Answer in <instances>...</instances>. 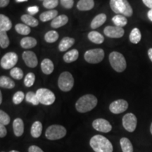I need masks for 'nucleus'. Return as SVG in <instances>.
<instances>
[{
    "label": "nucleus",
    "instance_id": "obj_1",
    "mask_svg": "<svg viewBox=\"0 0 152 152\" xmlns=\"http://www.w3.org/2000/svg\"><path fill=\"white\" fill-rule=\"evenodd\" d=\"M90 145L95 152H113L111 142L105 137L97 134L93 136L90 141Z\"/></svg>",
    "mask_w": 152,
    "mask_h": 152
},
{
    "label": "nucleus",
    "instance_id": "obj_2",
    "mask_svg": "<svg viewBox=\"0 0 152 152\" xmlns=\"http://www.w3.org/2000/svg\"><path fill=\"white\" fill-rule=\"evenodd\" d=\"M97 98L93 94H85L81 96L75 103V109L80 113L92 111L97 105Z\"/></svg>",
    "mask_w": 152,
    "mask_h": 152
},
{
    "label": "nucleus",
    "instance_id": "obj_3",
    "mask_svg": "<svg viewBox=\"0 0 152 152\" xmlns=\"http://www.w3.org/2000/svg\"><path fill=\"white\" fill-rule=\"evenodd\" d=\"M110 7L115 14L125 17L132 16L133 10L128 0H110Z\"/></svg>",
    "mask_w": 152,
    "mask_h": 152
},
{
    "label": "nucleus",
    "instance_id": "obj_4",
    "mask_svg": "<svg viewBox=\"0 0 152 152\" xmlns=\"http://www.w3.org/2000/svg\"><path fill=\"white\" fill-rule=\"evenodd\" d=\"M109 62L114 71L118 73H122L127 66L124 56L118 52H113L109 54Z\"/></svg>",
    "mask_w": 152,
    "mask_h": 152
},
{
    "label": "nucleus",
    "instance_id": "obj_5",
    "mask_svg": "<svg viewBox=\"0 0 152 152\" xmlns=\"http://www.w3.org/2000/svg\"><path fill=\"white\" fill-rule=\"evenodd\" d=\"M66 129L60 125H50L45 132V137L49 140H57L66 136Z\"/></svg>",
    "mask_w": 152,
    "mask_h": 152
},
{
    "label": "nucleus",
    "instance_id": "obj_6",
    "mask_svg": "<svg viewBox=\"0 0 152 152\" xmlns=\"http://www.w3.org/2000/svg\"><path fill=\"white\" fill-rule=\"evenodd\" d=\"M74 85V78L71 73L64 71L61 74L58 79V86L63 92H69Z\"/></svg>",
    "mask_w": 152,
    "mask_h": 152
},
{
    "label": "nucleus",
    "instance_id": "obj_7",
    "mask_svg": "<svg viewBox=\"0 0 152 152\" xmlns=\"http://www.w3.org/2000/svg\"><path fill=\"white\" fill-rule=\"evenodd\" d=\"M104 51L101 48H96L87 50L84 54L85 60L87 63L92 64L102 62L104 58Z\"/></svg>",
    "mask_w": 152,
    "mask_h": 152
},
{
    "label": "nucleus",
    "instance_id": "obj_8",
    "mask_svg": "<svg viewBox=\"0 0 152 152\" xmlns=\"http://www.w3.org/2000/svg\"><path fill=\"white\" fill-rule=\"evenodd\" d=\"M36 94L39 103L45 106L52 105L56 100V96L54 93L46 88H40L37 90Z\"/></svg>",
    "mask_w": 152,
    "mask_h": 152
},
{
    "label": "nucleus",
    "instance_id": "obj_9",
    "mask_svg": "<svg viewBox=\"0 0 152 152\" xmlns=\"http://www.w3.org/2000/svg\"><path fill=\"white\" fill-rule=\"evenodd\" d=\"M18 55L16 53L9 52L7 53L4 56H3L1 61H0V64H1V68H3L4 69L9 70L11 68L12 69L18 62Z\"/></svg>",
    "mask_w": 152,
    "mask_h": 152
},
{
    "label": "nucleus",
    "instance_id": "obj_10",
    "mask_svg": "<svg viewBox=\"0 0 152 152\" xmlns=\"http://www.w3.org/2000/svg\"><path fill=\"white\" fill-rule=\"evenodd\" d=\"M137 119L134 114L129 113L123 118V126L129 132H133L137 128Z\"/></svg>",
    "mask_w": 152,
    "mask_h": 152
},
{
    "label": "nucleus",
    "instance_id": "obj_11",
    "mask_svg": "<svg viewBox=\"0 0 152 152\" xmlns=\"http://www.w3.org/2000/svg\"><path fill=\"white\" fill-rule=\"evenodd\" d=\"M128 109V103L124 99L114 101L109 106V110L114 114H119L125 112Z\"/></svg>",
    "mask_w": 152,
    "mask_h": 152
},
{
    "label": "nucleus",
    "instance_id": "obj_12",
    "mask_svg": "<svg viewBox=\"0 0 152 152\" xmlns=\"http://www.w3.org/2000/svg\"><path fill=\"white\" fill-rule=\"evenodd\" d=\"M92 127L96 131L101 132L108 133L112 130V126L110 123L106 119L97 118L92 122Z\"/></svg>",
    "mask_w": 152,
    "mask_h": 152
},
{
    "label": "nucleus",
    "instance_id": "obj_13",
    "mask_svg": "<svg viewBox=\"0 0 152 152\" xmlns=\"http://www.w3.org/2000/svg\"><path fill=\"white\" fill-rule=\"evenodd\" d=\"M104 35L110 38H121L125 34V30L123 28L118 26H106L104 30Z\"/></svg>",
    "mask_w": 152,
    "mask_h": 152
},
{
    "label": "nucleus",
    "instance_id": "obj_14",
    "mask_svg": "<svg viewBox=\"0 0 152 152\" xmlns=\"http://www.w3.org/2000/svg\"><path fill=\"white\" fill-rule=\"evenodd\" d=\"M23 60L29 68H35L37 66L38 61L36 54L32 51H25L22 54Z\"/></svg>",
    "mask_w": 152,
    "mask_h": 152
},
{
    "label": "nucleus",
    "instance_id": "obj_15",
    "mask_svg": "<svg viewBox=\"0 0 152 152\" xmlns=\"http://www.w3.org/2000/svg\"><path fill=\"white\" fill-rule=\"evenodd\" d=\"M13 129L14 134L16 137H20L24 132V123L20 118H17L13 122Z\"/></svg>",
    "mask_w": 152,
    "mask_h": 152
},
{
    "label": "nucleus",
    "instance_id": "obj_16",
    "mask_svg": "<svg viewBox=\"0 0 152 152\" xmlns=\"http://www.w3.org/2000/svg\"><path fill=\"white\" fill-rule=\"evenodd\" d=\"M75 43V39L69 37H65L61 40L58 45V49L60 52H66L70 49Z\"/></svg>",
    "mask_w": 152,
    "mask_h": 152
},
{
    "label": "nucleus",
    "instance_id": "obj_17",
    "mask_svg": "<svg viewBox=\"0 0 152 152\" xmlns=\"http://www.w3.org/2000/svg\"><path fill=\"white\" fill-rule=\"evenodd\" d=\"M68 22V18L67 16L64 14L59 15V16H56L54 20H52L51 23V26L53 28H58L62 27V26H65L67 24Z\"/></svg>",
    "mask_w": 152,
    "mask_h": 152
},
{
    "label": "nucleus",
    "instance_id": "obj_18",
    "mask_svg": "<svg viewBox=\"0 0 152 152\" xmlns=\"http://www.w3.org/2000/svg\"><path fill=\"white\" fill-rule=\"evenodd\" d=\"M54 66L52 60L49 58H45L41 63V70L43 73L49 75L54 71Z\"/></svg>",
    "mask_w": 152,
    "mask_h": 152
},
{
    "label": "nucleus",
    "instance_id": "obj_19",
    "mask_svg": "<svg viewBox=\"0 0 152 152\" xmlns=\"http://www.w3.org/2000/svg\"><path fill=\"white\" fill-rule=\"evenodd\" d=\"M12 28V23L9 17L5 15H0V31H9Z\"/></svg>",
    "mask_w": 152,
    "mask_h": 152
},
{
    "label": "nucleus",
    "instance_id": "obj_20",
    "mask_svg": "<svg viewBox=\"0 0 152 152\" xmlns=\"http://www.w3.org/2000/svg\"><path fill=\"white\" fill-rule=\"evenodd\" d=\"M94 7V0H80L77 4V8L80 11H90Z\"/></svg>",
    "mask_w": 152,
    "mask_h": 152
},
{
    "label": "nucleus",
    "instance_id": "obj_21",
    "mask_svg": "<svg viewBox=\"0 0 152 152\" xmlns=\"http://www.w3.org/2000/svg\"><path fill=\"white\" fill-rule=\"evenodd\" d=\"M106 20V15L104 14H98L93 18V20L91 22V28L92 29H96V28H99L102 26Z\"/></svg>",
    "mask_w": 152,
    "mask_h": 152
},
{
    "label": "nucleus",
    "instance_id": "obj_22",
    "mask_svg": "<svg viewBox=\"0 0 152 152\" xmlns=\"http://www.w3.org/2000/svg\"><path fill=\"white\" fill-rule=\"evenodd\" d=\"M42 132V124L39 121H35L32 125L31 129H30V134L31 136L34 138L39 137Z\"/></svg>",
    "mask_w": 152,
    "mask_h": 152
},
{
    "label": "nucleus",
    "instance_id": "obj_23",
    "mask_svg": "<svg viewBox=\"0 0 152 152\" xmlns=\"http://www.w3.org/2000/svg\"><path fill=\"white\" fill-rule=\"evenodd\" d=\"M56 16H58V11L54 10V9H52V10L47 11L42 13L40 16H39V18L42 22H47L49 21V20H54Z\"/></svg>",
    "mask_w": 152,
    "mask_h": 152
},
{
    "label": "nucleus",
    "instance_id": "obj_24",
    "mask_svg": "<svg viewBox=\"0 0 152 152\" xmlns=\"http://www.w3.org/2000/svg\"><path fill=\"white\" fill-rule=\"evenodd\" d=\"M79 56V52L77 49H72V50L69 51V52H66L65 54L64 55V61L66 63L70 64V63L75 61L78 58Z\"/></svg>",
    "mask_w": 152,
    "mask_h": 152
},
{
    "label": "nucleus",
    "instance_id": "obj_25",
    "mask_svg": "<svg viewBox=\"0 0 152 152\" xmlns=\"http://www.w3.org/2000/svg\"><path fill=\"white\" fill-rule=\"evenodd\" d=\"M37 40L34 37H26L20 40V46L23 49H31L37 45Z\"/></svg>",
    "mask_w": 152,
    "mask_h": 152
},
{
    "label": "nucleus",
    "instance_id": "obj_26",
    "mask_svg": "<svg viewBox=\"0 0 152 152\" xmlns=\"http://www.w3.org/2000/svg\"><path fill=\"white\" fill-rule=\"evenodd\" d=\"M20 19L24 24L27 25L28 26H31V27H36L39 24V22L35 18L30 14H24L22 15Z\"/></svg>",
    "mask_w": 152,
    "mask_h": 152
},
{
    "label": "nucleus",
    "instance_id": "obj_27",
    "mask_svg": "<svg viewBox=\"0 0 152 152\" xmlns=\"http://www.w3.org/2000/svg\"><path fill=\"white\" fill-rule=\"evenodd\" d=\"M88 38L92 42L99 44V45L103 43L104 41V36L97 31L90 32L88 34Z\"/></svg>",
    "mask_w": 152,
    "mask_h": 152
},
{
    "label": "nucleus",
    "instance_id": "obj_28",
    "mask_svg": "<svg viewBox=\"0 0 152 152\" xmlns=\"http://www.w3.org/2000/svg\"><path fill=\"white\" fill-rule=\"evenodd\" d=\"M120 144L123 152H133V146L128 138H121L120 140Z\"/></svg>",
    "mask_w": 152,
    "mask_h": 152
},
{
    "label": "nucleus",
    "instance_id": "obj_29",
    "mask_svg": "<svg viewBox=\"0 0 152 152\" xmlns=\"http://www.w3.org/2000/svg\"><path fill=\"white\" fill-rule=\"evenodd\" d=\"M0 86L1 88L13 89L15 87V83L10 77L7 76H1L0 77Z\"/></svg>",
    "mask_w": 152,
    "mask_h": 152
},
{
    "label": "nucleus",
    "instance_id": "obj_30",
    "mask_svg": "<svg viewBox=\"0 0 152 152\" xmlns=\"http://www.w3.org/2000/svg\"><path fill=\"white\" fill-rule=\"evenodd\" d=\"M130 41L132 44H138L142 39V34L137 28H133L129 36Z\"/></svg>",
    "mask_w": 152,
    "mask_h": 152
},
{
    "label": "nucleus",
    "instance_id": "obj_31",
    "mask_svg": "<svg viewBox=\"0 0 152 152\" xmlns=\"http://www.w3.org/2000/svg\"><path fill=\"white\" fill-rule=\"evenodd\" d=\"M112 21L115 25V26H118L121 28L124 27L128 24V20L126 17L121 14L115 15V16H113L112 18Z\"/></svg>",
    "mask_w": 152,
    "mask_h": 152
},
{
    "label": "nucleus",
    "instance_id": "obj_32",
    "mask_svg": "<svg viewBox=\"0 0 152 152\" xmlns=\"http://www.w3.org/2000/svg\"><path fill=\"white\" fill-rule=\"evenodd\" d=\"M58 39V33L55 30H50L45 35V40L47 43H54Z\"/></svg>",
    "mask_w": 152,
    "mask_h": 152
},
{
    "label": "nucleus",
    "instance_id": "obj_33",
    "mask_svg": "<svg viewBox=\"0 0 152 152\" xmlns=\"http://www.w3.org/2000/svg\"><path fill=\"white\" fill-rule=\"evenodd\" d=\"M15 30L18 34L23 35H27L30 33V27L26 24H16V26H15Z\"/></svg>",
    "mask_w": 152,
    "mask_h": 152
},
{
    "label": "nucleus",
    "instance_id": "obj_34",
    "mask_svg": "<svg viewBox=\"0 0 152 152\" xmlns=\"http://www.w3.org/2000/svg\"><path fill=\"white\" fill-rule=\"evenodd\" d=\"M26 100L28 103L32 104L34 106H37L39 104L36 93L33 92H28L26 95Z\"/></svg>",
    "mask_w": 152,
    "mask_h": 152
},
{
    "label": "nucleus",
    "instance_id": "obj_35",
    "mask_svg": "<svg viewBox=\"0 0 152 152\" xmlns=\"http://www.w3.org/2000/svg\"><path fill=\"white\" fill-rule=\"evenodd\" d=\"M10 42L7 32L0 31V47L2 49H6L9 47Z\"/></svg>",
    "mask_w": 152,
    "mask_h": 152
},
{
    "label": "nucleus",
    "instance_id": "obj_36",
    "mask_svg": "<svg viewBox=\"0 0 152 152\" xmlns=\"http://www.w3.org/2000/svg\"><path fill=\"white\" fill-rule=\"evenodd\" d=\"M10 75L13 78L16 80H20L23 77V71L20 68L14 67L11 70Z\"/></svg>",
    "mask_w": 152,
    "mask_h": 152
},
{
    "label": "nucleus",
    "instance_id": "obj_37",
    "mask_svg": "<svg viewBox=\"0 0 152 152\" xmlns=\"http://www.w3.org/2000/svg\"><path fill=\"white\" fill-rule=\"evenodd\" d=\"M35 81V75L33 73H28L24 77V85L27 87H30L34 85Z\"/></svg>",
    "mask_w": 152,
    "mask_h": 152
},
{
    "label": "nucleus",
    "instance_id": "obj_38",
    "mask_svg": "<svg viewBox=\"0 0 152 152\" xmlns=\"http://www.w3.org/2000/svg\"><path fill=\"white\" fill-rule=\"evenodd\" d=\"M25 98V94L24 93L21 92V91H18L16 92L13 96V103L15 105H18L20 104L21 102L23 101Z\"/></svg>",
    "mask_w": 152,
    "mask_h": 152
},
{
    "label": "nucleus",
    "instance_id": "obj_39",
    "mask_svg": "<svg viewBox=\"0 0 152 152\" xmlns=\"http://www.w3.org/2000/svg\"><path fill=\"white\" fill-rule=\"evenodd\" d=\"M10 121V117L8 114L2 110H1L0 111V123L4 125H7L9 124Z\"/></svg>",
    "mask_w": 152,
    "mask_h": 152
},
{
    "label": "nucleus",
    "instance_id": "obj_40",
    "mask_svg": "<svg viewBox=\"0 0 152 152\" xmlns=\"http://www.w3.org/2000/svg\"><path fill=\"white\" fill-rule=\"evenodd\" d=\"M58 4V0H45L43 1V6L46 9H52L56 7Z\"/></svg>",
    "mask_w": 152,
    "mask_h": 152
},
{
    "label": "nucleus",
    "instance_id": "obj_41",
    "mask_svg": "<svg viewBox=\"0 0 152 152\" xmlns=\"http://www.w3.org/2000/svg\"><path fill=\"white\" fill-rule=\"evenodd\" d=\"M61 4L65 9H70L73 8L74 4V0H60Z\"/></svg>",
    "mask_w": 152,
    "mask_h": 152
},
{
    "label": "nucleus",
    "instance_id": "obj_42",
    "mask_svg": "<svg viewBox=\"0 0 152 152\" xmlns=\"http://www.w3.org/2000/svg\"><path fill=\"white\" fill-rule=\"evenodd\" d=\"M39 11V7L37 6H33V7H30L28 8V12L29 13L30 15H35Z\"/></svg>",
    "mask_w": 152,
    "mask_h": 152
},
{
    "label": "nucleus",
    "instance_id": "obj_43",
    "mask_svg": "<svg viewBox=\"0 0 152 152\" xmlns=\"http://www.w3.org/2000/svg\"><path fill=\"white\" fill-rule=\"evenodd\" d=\"M28 152H44L40 147L35 145H32L28 148Z\"/></svg>",
    "mask_w": 152,
    "mask_h": 152
},
{
    "label": "nucleus",
    "instance_id": "obj_44",
    "mask_svg": "<svg viewBox=\"0 0 152 152\" xmlns=\"http://www.w3.org/2000/svg\"><path fill=\"white\" fill-rule=\"evenodd\" d=\"M7 128H5V125L2 124H0V137L4 138L7 135Z\"/></svg>",
    "mask_w": 152,
    "mask_h": 152
},
{
    "label": "nucleus",
    "instance_id": "obj_45",
    "mask_svg": "<svg viewBox=\"0 0 152 152\" xmlns=\"http://www.w3.org/2000/svg\"><path fill=\"white\" fill-rule=\"evenodd\" d=\"M144 5L147 6L148 8L152 9V0H142Z\"/></svg>",
    "mask_w": 152,
    "mask_h": 152
},
{
    "label": "nucleus",
    "instance_id": "obj_46",
    "mask_svg": "<svg viewBox=\"0 0 152 152\" xmlns=\"http://www.w3.org/2000/svg\"><path fill=\"white\" fill-rule=\"evenodd\" d=\"M9 4V0H0V7L4 8L8 6Z\"/></svg>",
    "mask_w": 152,
    "mask_h": 152
},
{
    "label": "nucleus",
    "instance_id": "obj_47",
    "mask_svg": "<svg viewBox=\"0 0 152 152\" xmlns=\"http://www.w3.org/2000/svg\"><path fill=\"white\" fill-rule=\"evenodd\" d=\"M148 18L151 21H152V9H150V10L148 11V14H147Z\"/></svg>",
    "mask_w": 152,
    "mask_h": 152
},
{
    "label": "nucleus",
    "instance_id": "obj_48",
    "mask_svg": "<svg viewBox=\"0 0 152 152\" xmlns=\"http://www.w3.org/2000/svg\"><path fill=\"white\" fill-rule=\"evenodd\" d=\"M148 56H149L150 60L152 61V48H150L148 50Z\"/></svg>",
    "mask_w": 152,
    "mask_h": 152
},
{
    "label": "nucleus",
    "instance_id": "obj_49",
    "mask_svg": "<svg viewBox=\"0 0 152 152\" xmlns=\"http://www.w3.org/2000/svg\"><path fill=\"white\" fill-rule=\"evenodd\" d=\"M2 103V94L0 92V104Z\"/></svg>",
    "mask_w": 152,
    "mask_h": 152
},
{
    "label": "nucleus",
    "instance_id": "obj_50",
    "mask_svg": "<svg viewBox=\"0 0 152 152\" xmlns=\"http://www.w3.org/2000/svg\"><path fill=\"white\" fill-rule=\"evenodd\" d=\"M28 0H16V2H23V1H27Z\"/></svg>",
    "mask_w": 152,
    "mask_h": 152
},
{
    "label": "nucleus",
    "instance_id": "obj_51",
    "mask_svg": "<svg viewBox=\"0 0 152 152\" xmlns=\"http://www.w3.org/2000/svg\"><path fill=\"white\" fill-rule=\"evenodd\" d=\"M150 132H151V134H152V123L151 126H150Z\"/></svg>",
    "mask_w": 152,
    "mask_h": 152
},
{
    "label": "nucleus",
    "instance_id": "obj_52",
    "mask_svg": "<svg viewBox=\"0 0 152 152\" xmlns=\"http://www.w3.org/2000/svg\"><path fill=\"white\" fill-rule=\"evenodd\" d=\"M9 152H19V151H16V150H12V151H10Z\"/></svg>",
    "mask_w": 152,
    "mask_h": 152
},
{
    "label": "nucleus",
    "instance_id": "obj_53",
    "mask_svg": "<svg viewBox=\"0 0 152 152\" xmlns=\"http://www.w3.org/2000/svg\"><path fill=\"white\" fill-rule=\"evenodd\" d=\"M40 1H45V0H40Z\"/></svg>",
    "mask_w": 152,
    "mask_h": 152
},
{
    "label": "nucleus",
    "instance_id": "obj_54",
    "mask_svg": "<svg viewBox=\"0 0 152 152\" xmlns=\"http://www.w3.org/2000/svg\"><path fill=\"white\" fill-rule=\"evenodd\" d=\"M1 152H4V151H1Z\"/></svg>",
    "mask_w": 152,
    "mask_h": 152
}]
</instances>
